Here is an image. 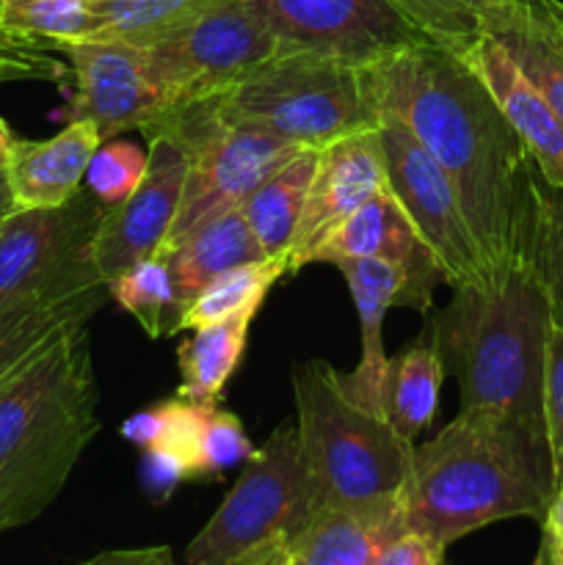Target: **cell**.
Wrapping results in <instances>:
<instances>
[{
  "instance_id": "cell-1",
  "label": "cell",
  "mask_w": 563,
  "mask_h": 565,
  "mask_svg": "<svg viewBox=\"0 0 563 565\" xmlns=\"http://www.w3.org/2000/svg\"><path fill=\"white\" fill-rule=\"evenodd\" d=\"M362 75L375 116L406 127L447 174L491 287L528 268L541 174L467 55L414 44Z\"/></svg>"
},
{
  "instance_id": "cell-2",
  "label": "cell",
  "mask_w": 563,
  "mask_h": 565,
  "mask_svg": "<svg viewBox=\"0 0 563 565\" xmlns=\"http://www.w3.org/2000/svg\"><path fill=\"white\" fill-rule=\"evenodd\" d=\"M552 494L544 441L489 408H458L434 439L414 447L403 519L408 530L447 550L506 519L541 522Z\"/></svg>"
},
{
  "instance_id": "cell-3",
  "label": "cell",
  "mask_w": 563,
  "mask_h": 565,
  "mask_svg": "<svg viewBox=\"0 0 563 565\" xmlns=\"http://www.w3.org/2000/svg\"><path fill=\"white\" fill-rule=\"evenodd\" d=\"M86 326L0 386V533L36 522L99 434Z\"/></svg>"
},
{
  "instance_id": "cell-4",
  "label": "cell",
  "mask_w": 563,
  "mask_h": 565,
  "mask_svg": "<svg viewBox=\"0 0 563 565\" xmlns=\"http://www.w3.org/2000/svg\"><path fill=\"white\" fill-rule=\"evenodd\" d=\"M550 323V303L533 265L511 270L491 290H453L450 303L431 323V340L445 375L458 381L461 408L502 414L546 445L544 359Z\"/></svg>"
},
{
  "instance_id": "cell-5",
  "label": "cell",
  "mask_w": 563,
  "mask_h": 565,
  "mask_svg": "<svg viewBox=\"0 0 563 565\" xmlns=\"http://www.w3.org/2000/svg\"><path fill=\"white\" fill-rule=\"evenodd\" d=\"M298 412V458L315 508L384 511L403 505L412 475L408 441L384 408L362 401L323 359L293 373Z\"/></svg>"
},
{
  "instance_id": "cell-6",
  "label": "cell",
  "mask_w": 563,
  "mask_h": 565,
  "mask_svg": "<svg viewBox=\"0 0 563 565\" xmlns=\"http://www.w3.org/2000/svg\"><path fill=\"white\" fill-rule=\"evenodd\" d=\"M215 108L221 119L309 149L379 127L362 70L304 50H279Z\"/></svg>"
},
{
  "instance_id": "cell-7",
  "label": "cell",
  "mask_w": 563,
  "mask_h": 565,
  "mask_svg": "<svg viewBox=\"0 0 563 565\" xmlns=\"http://www.w3.org/2000/svg\"><path fill=\"white\" fill-rule=\"evenodd\" d=\"M144 136L174 138L188 154L185 191L163 252L185 241L204 221L241 207L265 177L304 149L257 127L221 119L215 99L174 110Z\"/></svg>"
},
{
  "instance_id": "cell-8",
  "label": "cell",
  "mask_w": 563,
  "mask_h": 565,
  "mask_svg": "<svg viewBox=\"0 0 563 565\" xmlns=\"http://www.w3.org/2000/svg\"><path fill=\"white\" fill-rule=\"evenodd\" d=\"M166 97V114L219 99L282 50L254 0H213L149 44ZM149 132V130H147Z\"/></svg>"
},
{
  "instance_id": "cell-9",
  "label": "cell",
  "mask_w": 563,
  "mask_h": 565,
  "mask_svg": "<svg viewBox=\"0 0 563 565\" xmlns=\"http://www.w3.org/2000/svg\"><path fill=\"white\" fill-rule=\"evenodd\" d=\"M312 513L293 425H279L243 461L237 483L210 522L193 535L185 565H237L259 546L282 539Z\"/></svg>"
},
{
  "instance_id": "cell-10",
  "label": "cell",
  "mask_w": 563,
  "mask_h": 565,
  "mask_svg": "<svg viewBox=\"0 0 563 565\" xmlns=\"http://www.w3.org/2000/svg\"><path fill=\"white\" fill-rule=\"evenodd\" d=\"M386 188L412 221L419 241L434 254L442 279L458 287L491 290L480 248L475 243L456 191L423 143L390 116H379Z\"/></svg>"
},
{
  "instance_id": "cell-11",
  "label": "cell",
  "mask_w": 563,
  "mask_h": 565,
  "mask_svg": "<svg viewBox=\"0 0 563 565\" xmlns=\"http://www.w3.org/2000/svg\"><path fill=\"white\" fill-rule=\"evenodd\" d=\"M105 213L92 193L64 207L14 210L0 224V315L64 281L97 274L94 232Z\"/></svg>"
},
{
  "instance_id": "cell-12",
  "label": "cell",
  "mask_w": 563,
  "mask_h": 565,
  "mask_svg": "<svg viewBox=\"0 0 563 565\" xmlns=\"http://www.w3.org/2000/svg\"><path fill=\"white\" fill-rule=\"evenodd\" d=\"M282 50L326 55L364 70L414 44H431L390 0H254Z\"/></svg>"
},
{
  "instance_id": "cell-13",
  "label": "cell",
  "mask_w": 563,
  "mask_h": 565,
  "mask_svg": "<svg viewBox=\"0 0 563 565\" xmlns=\"http://www.w3.org/2000/svg\"><path fill=\"white\" fill-rule=\"evenodd\" d=\"M75 77V119H88L99 138L152 130L166 97L147 47L114 39H83L61 47Z\"/></svg>"
},
{
  "instance_id": "cell-14",
  "label": "cell",
  "mask_w": 563,
  "mask_h": 565,
  "mask_svg": "<svg viewBox=\"0 0 563 565\" xmlns=\"http://www.w3.org/2000/svg\"><path fill=\"white\" fill-rule=\"evenodd\" d=\"M144 180L125 202L105 207L92 243L99 279L108 285L141 259L163 252L182 204L188 154L174 138L152 136Z\"/></svg>"
},
{
  "instance_id": "cell-15",
  "label": "cell",
  "mask_w": 563,
  "mask_h": 565,
  "mask_svg": "<svg viewBox=\"0 0 563 565\" xmlns=\"http://www.w3.org/2000/svg\"><path fill=\"white\" fill-rule=\"evenodd\" d=\"M386 185L384 152L379 127L353 132L320 149L318 169L309 182L290 248H287V276L312 263L320 243L362 207L370 196Z\"/></svg>"
},
{
  "instance_id": "cell-16",
  "label": "cell",
  "mask_w": 563,
  "mask_h": 565,
  "mask_svg": "<svg viewBox=\"0 0 563 565\" xmlns=\"http://www.w3.org/2000/svg\"><path fill=\"white\" fill-rule=\"evenodd\" d=\"M348 281L353 303L359 312V331H362V359L353 373L342 375L346 386L362 401L381 406L384 395V379L390 356L384 353V326L386 312L392 307H412L428 312L434 301V290L425 287L406 265L390 263V259H342L334 265Z\"/></svg>"
},
{
  "instance_id": "cell-17",
  "label": "cell",
  "mask_w": 563,
  "mask_h": 565,
  "mask_svg": "<svg viewBox=\"0 0 563 565\" xmlns=\"http://www.w3.org/2000/svg\"><path fill=\"white\" fill-rule=\"evenodd\" d=\"M461 55H467V61L495 97L497 108L522 138L546 185L563 191V121L557 119L550 103L524 77L508 50L489 33L480 31L472 47Z\"/></svg>"
},
{
  "instance_id": "cell-18",
  "label": "cell",
  "mask_w": 563,
  "mask_h": 565,
  "mask_svg": "<svg viewBox=\"0 0 563 565\" xmlns=\"http://www.w3.org/2000/svg\"><path fill=\"white\" fill-rule=\"evenodd\" d=\"M99 143L103 138L88 119H72L44 141L17 138L3 169L14 210H50L72 202Z\"/></svg>"
},
{
  "instance_id": "cell-19",
  "label": "cell",
  "mask_w": 563,
  "mask_h": 565,
  "mask_svg": "<svg viewBox=\"0 0 563 565\" xmlns=\"http://www.w3.org/2000/svg\"><path fill=\"white\" fill-rule=\"evenodd\" d=\"M108 296V285L99 274H86L0 315V386L9 384L66 331L86 326Z\"/></svg>"
},
{
  "instance_id": "cell-20",
  "label": "cell",
  "mask_w": 563,
  "mask_h": 565,
  "mask_svg": "<svg viewBox=\"0 0 563 565\" xmlns=\"http://www.w3.org/2000/svg\"><path fill=\"white\" fill-rule=\"evenodd\" d=\"M390 259V263L406 265L425 287L434 290L442 279L434 254L428 252L419 235L414 232L412 221L395 202L390 188H381L370 196L362 207L353 210L329 237L312 254V263L337 265L342 259Z\"/></svg>"
},
{
  "instance_id": "cell-21",
  "label": "cell",
  "mask_w": 563,
  "mask_h": 565,
  "mask_svg": "<svg viewBox=\"0 0 563 565\" xmlns=\"http://www.w3.org/2000/svg\"><path fill=\"white\" fill-rule=\"evenodd\" d=\"M215 403L160 401L121 425V436L147 452V478L152 489L171 491L188 478L204 475V430Z\"/></svg>"
},
{
  "instance_id": "cell-22",
  "label": "cell",
  "mask_w": 563,
  "mask_h": 565,
  "mask_svg": "<svg viewBox=\"0 0 563 565\" xmlns=\"http://www.w3.org/2000/svg\"><path fill=\"white\" fill-rule=\"evenodd\" d=\"M406 530L403 505L384 511L315 508L285 535L290 565H373L381 546Z\"/></svg>"
},
{
  "instance_id": "cell-23",
  "label": "cell",
  "mask_w": 563,
  "mask_h": 565,
  "mask_svg": "<svg viewBox=\"0 0 563 565\" xmlns=\"http://www.w3.org/2000/svg\"><path fill=\"white\" fill-rule=\"evenodd\" d=\"M480 31L508 50L563 121V28L546 0H491L480 14Z\"/></svg>"
},
{
  "instance_id": "cell-24",
  "label": "cell",
  "mask_w": 563,
  "mask_h": 565,
  "mask_svg": "<svg viewBox=\"0 0 563 565\" xmlns=\"http://www.w3.org/2000/svg\"><path fill=\"white\" fill-rule=\"evenodd\" d=\"M163 254L169 257L171 276H174L177 290L185 303H191L215 276L243 263H252V259H265L241 207H232L204 221L185 241Z\"/></svg>"
},
{
  "instance_id": "cell-25",
  "label": "cell",
  "mask_w": 563,
  "mask_h": 565,
  "mask_svg": "<svg viewBox=\"0 0 563 565\" xmlns=\"http://www.w3.org/2000/svg\"><path fill=\"white\" fill-rule=\"evenodd\" d=\"M320 149H298L274 174L265 177L241 204V213L265 257H285L318 169Z\"/></svg>"
},
{
  "instance_id": "cell-26",
  "label": "cell",
  "mask_w": 563,
  "mask_h": 565,
  "mask_svg": "<svg viewBox=\"0 0 563 565\" xmlns=\"http://www.w3.org/2000/svg\"><path fill=\"white\" fill-rule=\"evenodd\" d=\"M259 309H246L219 323L193 329L191 340L177 348L180 364V390L177 395L196 403H219L226 381L241 364L246 351L248 329Z\"/></svg>"
},
{
  "instance_id": "cell-27",
  "label": "cell",
  "mask_w": 563,
  "mask_h": 565,
  "mask_svg": "<svg viewBox=\"0 0 563 565\" xmlns=\"http://www.w3.org/2000/svg\"><path fill=\"white\" fill-rule=\"evenodd\" d=\"M445 381V364L434 340L419 337L412 348L390 359L381 406L390 423L414 441L439 412V392Z\"/></svg>"
},
{
  "instance_id": "cell-28",
  "label": "cell",
  "mask_w": 563,
  "mask_h": 565,
  "mask_svg": "<svg viewBox=\"0 0 563 565\" xmlns=\"http://www.w3.org/2000/svg\"><path fill=\"white\" fill-rule=\"evenodd\" d=\"M108 292L125 312H130L144 329V334L160 340L182 331V315L188 303L182 301L171 265L166 254L141 259L125 274L108 281Z\"/></svg>"
},
{
  "instance_id": "cell-29",
  "label": "cell",
  "mask_w": 563,
  "mask_h": 565,
  "mask_svg": "<svg viewBox=\"0 0 563 565\" xmlns=\"http://www.w3.org/2000/svg\"><path fill=\"white\" fill-rule=\"evenodd\" d=\"M287 276L285 257H265L243 263L226 274L215 276L182 315V329H199V326L219 323V320L232 318L246 309L263 307L265 296L276 281Z\"/></svg>"
},
{
  "instance_id": "cell-30",
  "label": "cell",
  "mask_w": 563,
  "mask_h": 565,
  "mask_svg": "<svg viewBox=\"0 0 563 565\" xmlns=\"http://www.w3.org/2000/svg\"><path fill=\"white\" fill-rule=\"evenodd\" d=\"M208 3L213 0H94V28L88 39L149 47Z\"/></svg>"
},
{
  "instance_id": "cell-31",
  "label": "cell",
  "mask_w": 563,
  "mask_h": 565,
  "mask_svg": "<svg viewBox=\"0 0 563 565\" xmlns=\"http://www.w3.org/2000/svg\"><path fill=\"white\" fill-rule=\"evenodd\" d=\"M0 25L44 50L92 36L94 0H0Z\"/></svg>"
},
{
  "instance_id": "cell-32",
  "label": "cell",
  "mask_w": 563,
  "mask_h": 565,
  "mask_svg": "<svg viewBox=\"0 0 563 565\" xmlns=\"http://www.w3.org/2000/svg\"><path fill=\"white\" fill-rule=\"evenodd\" d=\"M431 44L467 53L480 36V14L491 0H390Z\"/></svg>"
},
{
  "instance_id": "cell-33",
  "label": "cell",
  "mask_w": 563,
  "mask_h": 565,
  "mask_svg": "<svg viewBox=\"0 0 563 565\" xmlns=\"http://www.w3.org/2000/svg\"><path fill=\"white\" fill-rule=\"evenodd\" d=\"M533 270L544 287L552 326L563 329V191L541 177L539 221L533 241Z\"/></svg>"
},
{
  "instance_id": "cell-34",
  "label": "cell",
  "mask_w": 563,
  "mask_h": 565,
  "mask_svg": "<svg viewBox=\"0 0 563 565\" xmlns=\"http://www.w3.org/2000/svg\"><path fill=\"white\" fill-rule=\"evenodd\" d=\"M147 152L130 141H103L86 171L88 193L105 207L125 202L144 180Z\"/></svg>"
},
{
  "instance_id": "cell-35",
  "label": "cell",
  "mask_w": 563,
  "mask_h": 565,
  "mask_svg": "<svg viewBox=\"0 0 563 565\" xmlns=\"http://www.w3.org/2000/svg\"><path fill=\"white\" fill-rule=\"evenodd\" d=\"M544 430L557 489L563 483V329L552 323L544 359Z\"/></svg>"
},
{
  "instance_id": "cell-36",
  "label": "cell",
  "mask_w": 563,
  "mask_h": 565,
  "mask_svg": "<svg viewBox=\"0 0 563 565\" xmlns=\"http://www.w3.org/2000/svg\"><path fill=\"white\" fill-rule=\"evenodd\" d=\"M66 66L55 61L53 50H44L28 39L14 36L0 25V83L61 81Z\"/></svg>"
},
{
  "instance_id": "cell-37",
  "label": "cell",
  "mask_w": 563,
  "mask_h": 565,
  "mask_svg": "<svg viewBox=\"0 0 563 565\" xmlns=\"http://www.w3.org/2000/svg\"><path fill=\"white\" fill-rule=\"evenodd\" d=\"M254 452L241 419L226 408L213 406L204 430V475H221L246 461Z\"/></svg>"
},
{
  "instance_id": "cell-38",
  "label": "cell",
  "mask_w": 563,
  "mask_h": 565,
  "mask_svg": "<svg viewBox=\"0 0 563 565\" xmlns=\"http://www.w3.org/2000/svg\"><path fill=\"white\" fill-rule=\"evenodd\" d=\"M445 552L431 539L406 527L381 546L373 565H445Z\"/></svg>"
},
{
  "instance_id": "cell-39",
  "label": "cell",
  "mask_w": 563,
  "mask_h": 565,
  "mask_svg": "<svg viewBox=\"0 0 563 565\" xmlns=\"http://www.w3.org/2000/svg\"><path fill=\"white\" fill-rule=\"evenodd\" d=\"M539 557L544 565H563V483L557 486L541 516Z\"/></svg>"
},
{
  "instance_id": "cell-40",
  "label": "cell",
  "mask_w": 563,
  "mask_h": 565,
  "mask_svg": "<svg viewBox=\"0 0 563 565\" xmlns=\"http://www.w3.org/2000/svg\"><path fill=\"white\" fill-rule=\"evenodd\" d=\"M81 565H174L169 546H141V550L99 552Z\"/></svg>"
},
{
  "instance_id": "cell-41",
  "label": "cell",
  "mask_w": 563,
  "mask_h": 565,
  "mask_svg": "<svg viewBox=\"0 0 563 565\" xmlns=\"http://www.w3.org/2000/svg\"><path fill=\"white\" fill-rule=\"evenodd\" d=\"M237 565H290L285 555V535L276 541H270V544L259 546L257 552H252L248 557H243Z\"/></svg>"
},
{
  "instance_id": "cell-42",
  "label": "cell",
  "mask_w": 563,
  "mask_h": 565,
  "mask_svg": "<svg viewBox=\"0 0 563 565\" xmlns=\"http://www.w3.org/2000/svg\"><path fill=\"white\" fill-rule=\"evenodd\" d=\"M14 141L17 136L11 132V127L0 119V171H3L6 163H9V154H11V147H14Z\"/></svg>"
},
{
  "instance_id": "cell-43",
  "label": "cell",
  "mask_w": 563,
  "mask_h": 565,
  "mask_svg": "<svg viewBox=\"0 0 563 565\" xmlns=\"http://www.w3.org/2000/svg\"><path fill=\"white\" fill-rule=\"evenodd\" d=\"M14 213V202H11V193H9V182H6V174L0 171V224H3L9 215Z\"/></svg>"
},
{
  "instance_id": "cell-44",
  "label": "cell",
  "mask_w": 563,
  "mask_h": 565,
  "mask_svg": "<svg viewBox=\"0 0 563 565\" xmlns=\"http://www.w3.org/2000/svg\"><path fill=\"white\" fill-rule=\"evenodd\" d=\"M546 9H550V14L555 17L557 25L563 28V3H561V0H546Z\"/></svg>"
},
{
  "instance_id": "cell-45",
  "label": "cell",
  "mask_w": 563,
  "mask_h": 565,
  "mask_svg": "<svg viewBox=\"0 0 563 565\" xmlns=\"http://www.w3.org/2000/svg\"><path fill=\"white\" fill-rule=\"evenodd\" d=\"M533 565H544V563H541V557H539V555H535V561H533Z\"/></svg>"
}]
</instances>
